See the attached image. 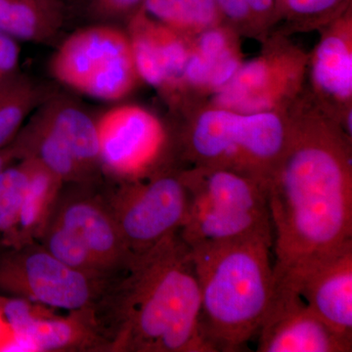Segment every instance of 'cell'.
<instances>
[{"instance_id": "obj_31", "label": "cell", "mask_w": 352, "mask_h": 352, "mask_svg": "<svg viewBox=\"0 0 352 352\" xmlns=\"http://www.w3.org/2000/svg\"><path fill=\"white\" fill-rule=\"evenodd\" d=\"M0 351H18L15 332L2 307V296H0Z\"/></svg>"}, {"instance_id": "obj_8", "label": "cell", "mask_w": 352, "mask_h": 352, "mask_svg": "<svg viewBox=\"0 0 352 352\" xmlns=\"http://www.w3.org/2000/svg\"><path fill=\"white\" fill-rule=\"evenodd\" d=\"M107 280L69 267L38 242L6 248L0 256V291L44 307L94 308Z\"/></svg>"}, {"instance_id": "obj_24", "label": "cell", "mask_w": 352, "mask_h": 352, "mask_svg": "<svg viewBox=\"0 0 352 352\" xmlns=\"http://www.w3.org/2000/svg\"><path fill=\"white\" fill-rule=\"evenodd\" d=\"M349 7L351 0H284L276 21L284 17L300 25L332 22Z\"/></svg>"}, {"instance_id": "obj_10", "label": "cell", "mask_w": 352, "mask_h": 352, "mask_svg": "<svg viewBox=\"0 0 352 352\" xmlns=\"http://www.w3.org/2000/svg\"><path fill=\"white\" fill-rule=\"evenodd\" d=\"M288 285L333 331L352 340V240L273 276Z\"/></svg>"}, {"instance_id": "obj_25", "label": "cell", "mask_w": 352, "mask_h": 352, "mask_svg": "<svg viewBox=\"0 0 352 352\" xmlns=\"http://www.w3.org/2000/svg\"><path fill=\"white\" fill-rule=\"evenodd\" d=\"M195 36L192 41V47L210 61L212 68L220 56L235 46L230 28L223 27L221 24L204 30Z\"/></svg>"}, {"instance_id": "obj_27", "label": "cell", "mask_w": 352, "mask_h": 352, "mask_svg": "<svg viewBox=\"0 0 352 352\" xmlns=\"http://www.w3.org/2000/svg\"><path fill=\"white\" fill-rule=\"evenodd\" d=\"M19 41L0 32V85L20 75Z\"/></svg>"}, {"instance_id": "obj_18", "label": "cell", "mask_w": 352, "mask_h": 352, "mask_svg": "<svg viewBox=\"0 0 352 352\" xmlns=\"http://www.w3.org/2000/svg\"><path fill=\"white\" fill-rule=\"evenodd\" d=\"M66 11L56 0H0V32L19 41L48 43L61 31Z\"/></svg>"}, {"instance_id": "obj_19", "label": "cell", "mask_w": 352, "mask_h": 352, "mask_svg": "<svg viewBox=\"0 0 352 352\" xmlns=\"http://www.w3.org/2000/svg\"><path fill=\"white\" fill-rule=\"evenodd\" d=\"M20 215L18 247L38 242L65 183L36 159Z\"/></svg>"}, {"instance_id": "obj_32", "label": "cell", "mask_w": 352, "mask_h": 352, "mask_svg": "<svg viewBox=\"0 0 352 352\" xmlns=\"http://www.w3.org/2000/svg\"><path fill=\"white\" fill-rule=\"evenodd\" d=\"M17 161L15 149L12 144L7 145L6 147L0 149V173L6 168L8 164Z\"/></svg>"}, {"instance_id": "obj_29", "label": "cell", "mask_w": 352, "mask_h": 352, "mask_svg": "<svg viewBox=\"0 0 352 352\" xmlns=\"http://www.w3.org/2000/svg\"><path fill=\"white\" fill-rule=\"evenodd\" d=\"M223 22L238 28H258L245 0H214Z\"/></svg>"}, {"instance_id": "obj_7", "label": "cell", "mask_w": 352, "mask_h": 352, "mask_svg": "<svg viewBox=\"0 0 352 352\" xmlns=\"http://www.w3.org/2000/svg\"><path fill=\"white\" fill-rule=\"evenodd\" d=\"M100 193L131 252H144L178 232L188 217L189 191L177 168L115 182Z\"/></svg>"}, {"instance_id": "obj_12", "label": "cell", "mask_w": 352, "mask_h": 352, "mask_svg": "<svg viewBox=\"0 0 352 352\" xmlns=\"http://www.w3.org/2000/svg\"><path fill=\"white\" fill-rule=\"evenodd\" d=\"M305 62L298 51L272 48L242 63L232 80L214 94V105L241 113L276 110L295 94Z\"/></svg>"}, {"instance_id": "obj_17", "label": "cell", "mask_w": 352, "mask_h": 352, "mask_svg": "<svg viewBox=\"0 0 352 352\" xmlns=\"http://www.w3.org/2000/svg\"><path fill=\"white\" fill-rule=\"evenodd\" d=\"M11 144L15 149L17 160L36 159L65 184H95L66 143L41 122L36 113L23 126Z\"/></svg>"}, {"instance_id": "obj_23", "label": "cell", "mask_w": 352, "mask_h": 352, "mask_svg": "<svg viewBox=\"0 0 352 352\" xmlns=\"http://www.w3.org/2000/svg\"><path fill=\"white\" fill-rule=\"evenodd\" d=\"M38 242L53 256L73 270L98 279L113 276L73 234L53 220H48Z\"/></svg>"}, {"instance_id": "obj_6", "label": "cell", "mask_w": 352, "mask_h": 352, "mask_svg": "<svg viewBox=\"0 0 352 352\" xmlns=\"http://www.w3.org/2000/svg\"><path fill=\"white\" fill-rule=\"evenodd\" d=\"M50 71L64 87L103 101L122 100L140 80L127 32L113 25L69 34L51 57Z\"/></svg>"}, {"instance_id": "obj_28", "label": "cell", "mask_w": 352, "mask_h": 352, "mask_svg": "<svg viewBox=\"0 0 352 352\" xmlns=\"http://www.w3.org/2000/svg\"><path fill=\"white\" fill-rule=\"evenodd\" d=\"M143 0H88V8L102 19L129 17L138 10Z\"/></svg>"}, {"instance_id": "obj_13", "label": "cell", "mask_w": 352, "mask_h": 352, "mask_svg": "<svg viewBox=\"0 0 352 352\" xmlns=\"http://www.w3.org/2000/svg\"><path fill=\"white\" fill-rule=\"evenodd\" d=\"M94 186L64 184L50 219L73 234L113 276L126 265L131 252Z\"/></svg>"}, {"instance_id": "obj_4", "label": "cell", "mask_w": 352, "mask_h": 352, "mask_svg": "<svg viewBox=\"0 0 352 352\" xmlns=\"http://www.w3.org/2000/svg\"><path fill=\"white\" fill-rule=\"evenodd\" d=\"M289 117L276 110L241 113L214 105L190 120L179 138L183 160L268 183L283 156Z\"/></svg>"}, {"instance_id": "obj_5", "label": "cell", "mask_w": 352, "mask_h": 352, "mask_svg": "<svg viewBox=\"0 0 352 352\" xmlns=\"http://www.w3.org/2000/svg\"><path fill=\"white\" fill-rule=\"evenodd\" d=\"M189 191L188 217L179 234L189 247L271 233L267 186L236 171L193 166L182 170Z\"/></svg>"}, {"instance_id": "obj_33", "label": "cell", "mask_w": 352, "mask_h": 352, "mask_svg": "<svg viewBox=\"0 0 352 352\" xmlns=\"http://www.w3.org/2000/svg\"><path fill=\"white\" fill-rule=\"evenodd\" d=\"M58 3L61 4L62 6L64 7L65 9H68V7L69 6H72V4L75 3L76 0H56Z\"/></svg>"}, {"instance_id": "obj_3", "label": "cell", "mask_w": 352, "mask_h": 352, "mask_svg": "<svg viewBox=\"0 0 352 352\" xmlns=\"http://www.w3.org/2000/svg\"><path fill=\"white\" fill-rule=\"evenodd\" d=\"M272 234L190 248L201 294L199 324L212 352L243 351L258 335L274 292Z\"/></svg>"}, {"instance_id": "obj_11", "label": "cell", "mask_w": 352, "mask_h": 352, "mask_svg": "<svg viewBox=\"0 0 352 352\" xmlns=\"http://www.w3.org/2000/svg\"><path fill=\"white\" fill-rule=\"evenodd\" d=\"M258 336V352L352 351V340L319 318L288 285L274 284L272 300Z\"/></svg>"}, {"instance_id": "obj_1", "label": "cell", "mask_w": 352, "mask_h": 352, "mask_svg": "<svg viewBox=\"0 0 352 352\" xmlns=\"http://www.w3.org/2000/svg\"><path fill=\"white\" fill-rule=\"evenodd\" d=\"M267 192L273 276L352 240L351 140L330 116H289L288 144Z\"/></svg>"}, {"instance_id": "obj_22", "label": "cell", "mask_w": 352, "mask_h": 352, "mask_svg": "<svg viewBox=\"0 0 352 352\" xmlns=\"http://www.w3.org/2000/svg\"><path fill=\"white\" fill-rule=\"evenodd\" d=\"M0 173V243L18 247L21 212L31 178L32 159L23 157Z\"/></svg>"}, {"instance_id": "obj_21", "label": "cell", "mask_w": 352, "mask_h": 352, "mask_svg": "<svg viewBox=\"0 0 352 352\" xmlns=\"http://www.w3.org/2000/svg\"><path fill=\"white\" fill-rule=\"evenodd\" d=\"M50 95L22 74L0 85V149L12 142L25 120Z\"/></svg>"}, {"instance_id": "obj_16", "label": "cell", "mask_w": 352, "mask_h": 352, "mask_svg": "<svg viewBox=\"0 0 352 352\" xmlns=\"http://www.w3.org/2000/svg\"><path fill=\"white\" fill-rule=\"evenodd\" d=\"M19 351H104L92 308L69 311L66 317L44 315L21 333Z\"/></svg>"}, {"instance_id": "obj_26", "label": "cell", "mask_w": 352, "mask_h": 352, "mask_svg": "<svg viewBox=\"0 0 352 352\" xmlns=\"http://www.w3.org/2000/svg\"><path fill=\"white\" fill-rule=\"evenodd\" d=\"M242 61L237 47L233 46L215 61L208 83V92L217 94L232 80Z\"/></svg>"}, {"instance_id": "obj_2", "label": "cell", "mask_w": 352, "mask_h": 352, "mask_svg": "<svg viewBox=\"0 0 352 352\" xmlns=\"http://www.w3.org/2000/svg\"><path fill=\"white\" fill-rule=\"evenodd\" d=\"M200 308L191 252L178 231L131 252L92 312L104 352H212L201 333Z\"/></svg>"}, {"instance_id": "obj_34", "label": "cell", "mask_w": 352, "mask_h": 352, "mask_svg": "<svg viewBox=\"0 0 352 352\" xmlns=\"http://www.w3.org/2000/svg\"><path fill=\"white\" fill-rule=\"evenodd\" d=\"M284 0H276V15H277V10L278 8H279L280 6H281L282 2H283Z\"/></svg>"}, {"instance_id": "obj_14", "label": "cell", "mask_w": 352, "mask_h": 352, "mask_svg": "<svg viewBox=\"0 0 352 352\" xmlns=\"http://www.w3.org/2000/svg\"><path fill=\"white\" fill-rule=\"evenodd\" d=\"M351 9L347 8L325 31L311 60L316 91L330 103L349 109L352 98Z\"/></svg>"}, {"instance_id": "obj_9", "label": "cell", "mask_w": 352, "mask_h": 352, "mask_svg": "<svg viewBox=\"0 0 352 352\" xmlns=\"http://www.w3.org/2000/svg\"><path fill=\"white\" fill-rule=\"evenodd\" d=\"M102 173L113 182L142 179L171 168L170 136L154 113L138 105H118L96 120Z\"/></svg>"}, {"instance_id": "obj_15", "label": "cell", "mask_w": 352, "mask_h": 352, "mask_svg": "<svg viewBox=\"0 0 352 352\" xmlns=\"http://www.w3.org/2000/svg\"><path fill=\"white\" fill-rule=\"evenodd\" d=\"M34 113L66 143L95 183L102 173L96 120L65 95L50 94Z\"/></svg>"}, {"instance_id": "obj_20", "label": "cell", "mask_w": 352, "mask_h": 352, "mask_svg": "<svg viewBox=\"0 0 352 352\" xmlns=\"http://www.w3.org/2000/svg\"><path fill=\"white\" fill-rule=\"evenodd\" d=\"M139 9L190 38L223 23L214 0H143Z\"/></svg>"}, {"instance_id": "obj_30", "label": "cell", "mask_w": 352, "mask_h": 352, "mask_svg": "<svg viewBox=\"0 0 352 352\" xmlns=\"http://www.w3.org/2000/svg\"><path fill=\"white\" fill-rule=\"evenodd\" d=\"M256 27L263 28L276 21V0H245Z\"/></svg>"}]
</instances>
